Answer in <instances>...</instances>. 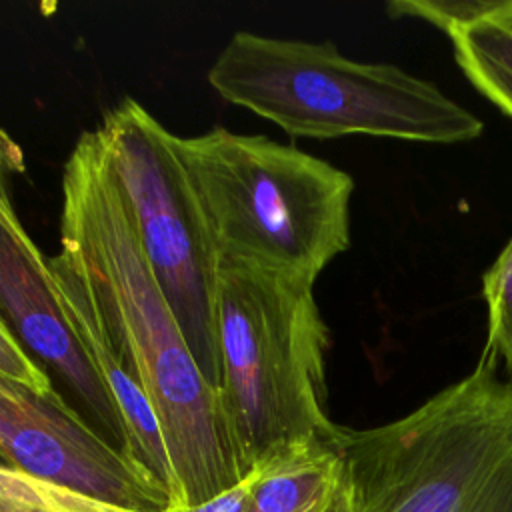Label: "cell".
Wrapping results in <instances>:
<instances>
[{"mask_svg": "<svg viewBox=\"0 0 512 512\" xmlns=\"http://www.w3.org/2000/svg\"><path fill=\"white\" fill-rule=\"evenodd\" d=\"M26 170L24 150L20 144L0 128V224L16 238L30 240L24 224L20 222L12 196H10V178L16 174H22Z\"/></svg>", "mask_w": 512, "mask_h": 512, "instance_id": "15", "label": "cell"}, {"mask_svg": "<svg viewBox=\"0 0 512 512\" xmlns=\"http://www.w3.org/2000/svg\"><path fill=\"white\" fill-rule=\"evenodd\" d=\"M46 264L54 302L120 414L126 436V456L168 492L172 506L176 500V480L160 424L146 392L104 320L92 286L60 250L50 256Z\"/></svg>", "mask_w": 512, "mask_h": 512, "instance_id": "9", "label": "cell"}, {"mask_svg": "<svg viewBox=\"0 0 512 512\" xmlns=\"http://www.w3.org/2000/svg\"><path fill=\"white\" fill-rule=\"evenodd\" d=\"M0 462H2V460H0ZM2 464H4V462H2Z\"/></svg>", "mask_w": 512, "mask_h": 512, "instance_id": "18", "label": "cell"}, {"mask_svg": "<svg viewBox=\"0 0 512 512\" xmlns=\"http://www.w3.org/2000/svg\"><path fill=\"white\" fill-rule=\"evenodd\" d=\"M506 372H508V374H510V376H512V364H510V366H508V370H506Z\"/></svg>", "mask_w": 512, "mask_h": 512, "instance_id": "17", "label": "cell"}, {"mask_svg": "<svg viewBox=\"0 0 512 512\" xmlns=\"http://www.w3.org/2000/svg\"><path fill=\"white\" fill-rule=\"evenodd\" d=\"M250 478L246 476L240 484L234 488L198 504V506H178V508H166L164 512H242L246 494H248Z\"/></svg>", "mask_w": 512, "mask_h": 512, "instance_id": "16", "label": "cell"}, {"mask_svg": "<svg viewBox=\"0 0 512 512\" xmlns=\"http://www.w3.org/2000/svg\"><path fill=\"white\" fill-rule=\"evenodd\" d=\"M216 338L220 402L248 474L280 448L336 436L326 412L330 330L314 284L220 260Z\"/></svg>", "mask_w": 512, "mask_h": 512, "instance_id": "5", "label": "cell"}, {"mask_svg": "<svg viewBox=\"0 0 512 512\" xmlns=\"http://www.w3.org/2000/svg\"><path fill=\"white\" fill-rule=\"evenodd\" d=\"M386 8L440 28L468 82L512 118V0H394Z\"/></svg>", "mask_w": 512, "mask_h": 512, "instance_id": "10", "label": "cell"}, {"mask_svg": "<svg viewBox=\"0 0 512 512\" xmlns=\"http://www.w3.org/2000/svg\"><path fill=\"white\" fill-rule=\"evenodd\" d=\"M0 512H134L0 462Z\"/></svg>", "mask_w": 512, "mask_h": 512, "instance_id": "12", "label": "cell"}, {"mask_svg": "<svg viewBox=\"0 0 512 512\" xmlns=\"http://www.w3.org/2000/svg\"><path fill=\"white\" fill-rule=\"evenodd\" d=\"M480 356L406 416L340 426L342 512H512V378Z\"/></svg>", "mask_w": 512, "mask_h": 512, "instance_id": "3", "label": "cell"}, {"mask_svg": "<svg viewBox=\"0 0 512 512\" xmlns=\"http://www.w3.org/2000/svg\"><path fill=\"white\" fill-rule=\"evenodd\" d=\"M46 260L32 238L20 240L0 224V304L22 346L58 372L88 410L90 424L124 452L120 414L54 302Z\"/></svg>", "mask_w": 512, "mask_h": 512, "instance_id": "8", "label": "cell"}, {"mask_svg": "<svg viewBox=\"0 0 512 512\" xmlns=\"http://www.w3.org/2000/svg\"><path fill=\"white\" fill-rule=\"evenodd\" d=\"M0 374L10 376L42 394H50L56 388L48 372L26 352L14 330L0 316Z\"/></svg>", "mask_w": 512, "mask_h": 512, "instance_id": "14", "label": "cell"}, {"mask_svg": "<svg viewBox=\"0 0 512 512\" xmlns=\"http://www.w3.org/2000/svg\"><path fill=\"white\" fill-rule=\"evenodd\" d=\"M338 434L280 448L254 464L242 512H342L346 470Z\"/></svg>", "mask_w": 512, "mask_h": 512, "instance_id": "11", "label": "cell"}, {"mask_svg": "<svg viewBox=\"0 0 512 512\" xmlns=\"http://www.w3.org/2000/svg\"><path fill=\"white\" fill-rule=\"evenodd\" d=\"M60 252L92 286L156 414L176 480L170 508L198 506L240 484L248 472L220 392L202 374L154 278L98 128L78 136L62 170Z\"/></svg>", "mask_w": 512, "mask_h": 512, "instance_id": "1", "label": "cell"}, {"mask_svg": "<svg viewBox=\"0 0 512 512\" xmlns=\"http://www.w3.org/2000/svg\"><path fill=\"white\" fill-rule=\"evenodd\" d=\"M220 260L310 284L350 246L354 180L262 134L174 136Z\"/></svg>", "mask_w": 512, "mask_h": 512, "instance_id": "4", "label": "cell"}, {"mask_svg": "<svg viewBox=\"0 0 512 512\" xmlns=\"http://www.w3.org/2000/svg\"><path fill=\"white\" fill-rule=\"evenodd\" d=\"M130 204L140 244L206 380L218 390V252L174 136L126 96L98 128Z\"/></svg>", "mask_w": 512, "mask_h": 512, "instance_id": "6", "label": "cell"}, {"mask_svg": "<svg viewBox=\"0 0 512 512\" xmlns=\"http://www.w3.org/2000/svg\"><path fill=\"white\" fill-rule=\"evenodd\" d=\"M0 460L20 472L134 512H164L168 492L56 390L0 374Z\"/></svg>", "mask_w": 512, "mask_h": 512, "instance_id": "7", "label": "cell"}, {"mask_svg": "<svg viewBox=\"0 0 512 512\" xmlns=\"http://www.w3.org/2000/svg\"><path fill=\"white\" fill-rule=\"evenodd\" d=\"M482 298L488 312L482 356L496 364H512V238L482 276Z\"/></svg>", "mask_w": 512, "mask_h": 512, "instance_id": "13", "label": "cell"}, {"mask_svg": "<svg viewBox=\"0 0 512 512\" xmlns=\"http://www.w3.org/2000/svg\"><path fill=\"white\" fill-rule=\"evenodd\" d=\"M208 84L292 136L462 144L484 130L436 84L396 64L346 58L332 42L234 32L210 66Z\"/></svg>", "mask_w": 512, "mask_h": 512, "instance_id": "2", "label": "cell"}]
</instances>
